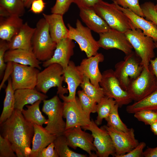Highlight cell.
<instances>
[{"mask_svg": "<svg viewBox=\"0 0 157 157\" xmlns=\"http://www.w3.org/2000/svg\"><path fill=\"white\" fill-rule=\"evenodd\" d=\"M0 132L11 144L18 157H29L34 134L33 124L27 121L22 112L15 109L11 116L0 124Z\"/></svg>", "mask_w": 157, "mask_h": 157, "instance_id": "cell-1", "label": "cell"}, {"mask_svg": "<svg viewBox=\"0 0 157 157\" xmlns=\"http://www.w3.org/2000/svg\"><path fill=\"white\" fill-rule=\"evenodd\" d=\"M32 41V51L37 59L44 62L52 56L57 44L50 35L48 24L44 18L37 22Z\"/></svg>", "mask_w": 157, "mask_h": 157, "instance_id": "cell-2", "label": "cell"}, {"mask_svg": "<svg viewBox=\"0 0 157 157\" xmlns=\"http://www.w3.org/2000/svg\"><path fill=\"white\" fill-rule=\"evenodd\" d=\"M93 8L111 28L124 33L134 28L129 18L113 2L109 3L102 0Z\"/></svg>", "mask_w": 157, "mask_h": 157, "instance_id": "cell-3", "label": "cell"}, {"mask_svg": "<svg viewBox=\"0 0 157 157\" xmlns=\"http://www.w3.org/2000/svg\"><path fill=\"white\" fill-rule=\"evenodd\" d=\"M63 73V69L60 65L57 63L50 64L39 72L35 88L46 94L50 88L57 87V93L59 97L64 95L68 93V90L63 86L64 81Z\"/></svg>", "mask_w": 157, "mask_h": 157, "instance_id": "cell-4", "label": "cell"}, {"mask_svg": "<svg viewBox=\"0 0 157 157\" xmlns=\"http://www.w3.org/2000/svg\"><path fill=\"white\" fill-rule=\"evenodd\" d=\"M125 35L135 52L141 59L144 67L149 69L151 60L155 57V42L145 35L140 29L133 28L127 31Z\"/></svg>", "mask_w": 157, "mask_h": 157, "instance_id": "cell-5", "label": "cell"}, {"mask_svg": "<svg viewBox=\"0 0 157 157\" xmlns=\"http://www.w3.org/2000/svg\"><path fill=\"white\" fill-rule=\"evenodd\" d=\"M115 75L122 88L126 90L130 83L140 74L144 67L141 58L135 51L125 55L123 60L115 66Z\"/></svg>", "mask_w": 157, "mask_h": 157, "instance_id": "cell-6", "label": "cell"}, {"mask_svg": "<svg viewBox=\"0 0 157 157\" xmlns=\"http://www.w3.org/2000/svg\"><path fill=\"white\" fill-rule=\"evenodd\" d=\"M57 95L43 101L42 110L47 116L45 127L50 133L56 136L63 134L66 129V122L63 119V102Z\"/></svg>", "mask_w": 157, "mask_h": 157, "instance_id": "cell-7", "label": "cell"}, {"mask_svg": "<svg viewBox=\"0 0 157 157\" xmlns=\"http://www.w3.org/2000/svg\"><path fill=\"white\" fill-rule=\"evenodd\" d=\"M157 88L156 77L149 66L144 67L140 75L129 84L126 91L133 101H138L145 98Z\"/></svg>", "mask_w": 157, "mask_h": 157, "instance_id": "cell-8", "label": "cell"}, {"mask_svg": "<svg viewBox=\"0 0 157 157\" xmlns=\"http://www.w3.org/2000/svg\"><path fill=\"white\" fill-rule=\"evenodd\" d=\"M99 85L105 96L114 99L119 108L129 104L133 101L127 91L121 87L114 70L112 69L103 72Z\"/></svg>", "mask_w": 157, "mask_h": 157, "instance_id": "cell-9", "label": "cell"}, {"mask_svg": "<svg viewBox=\"0 0 157 157\" xmlns=\"http://www.w3.org/2000/svg\"><path fill=\"white\" fill-rule=\"evenodd\" d=\"M67 26L69 30L68 38L78 44L81 51L85 52L87 57L95 56L98 53L100 47L97 41L93 37L90 29L84 26L78 19L76 21V28L69 23Z\"/></svg>", "mask_w": 157, "mask_h": 157, "instance_id": "cell-10", "label": "cell"}, {"mask_svg": "<svg viewBox=\"0 0 157 157\" xmlns=\"http://www.w3.org/2000/svg\"><path fill=\"white\" fill-rule=\"evenodd\" d=\"M101 127L107 131L111 138L115 149V157H120L130 151L139 143L132 128L125 132L107 125Z\"/></svg>", "mask_w": 157, "mask_h": 157, "instance_id": "cell-11", "label": "cell"}, {"mask_svg": "<svg viewBox=\"0 0 157 157\" xmlns=\"http://www.w3.org/2000/svg\"><path fill=\"white\" fill-rule=\"evenodd\" d=\"M84 130L91 132L94 138L93 143L97 149V156L108 157L110 155L115 156V150L110 136L104 129L100 128L92 119L87 125L81 127Z\"/></svg>", "mask_w": 157, "mask_h": 157, "instance_id": "cell-12", "label": "cell"}, {"mask_svg": "<svg viewBox=\"0 0 157 157\" xmlns=\"http://www.w3.org/2000/svg\"><path fill=\"white\" fill-rule=\"evenodd\" d=\"M11 74L13 88L15 90L22 89H34L37 84L40 70L31 66L13 63Z\"/></svg>", "mask_w": 157, "mask_h": 157, "instance_id": "cell-13", "label": "cell"}, {"mask_svg": "<svg viewBox=\"0 0 157 157\" xmlns=\"http://www.w3.org/2000/svg\"><path fill=\"white\" fill-rule=\"evenodd\" d=\"M81 126H76L65 130L63 135L66 138L69 147L74 149L78 147L86 152L91 157H96V154L92 151H97L92 134L82 130Z\"/></svg>", "mask_w": 157, "mask_h": 157, "instance_id": "cell-14", "label": "cell"}, {"mask_svg": "<svg viewBox=\"0 0 157 157\" xmlns=\"http://www.w3.org/2000/svg\"><path fill=\"white\" fill-rule=\"evenodd\" d=\"M99 34L97 41L100 48L108 50L115 49L123 52L125 55L131 53L133 47L127 39L125 33L110 28Z\"/></svg>", "mask_w": 157, "mask_h": 157, "instance_id": "cell-15", "label": "cell"}, {"mask_svg": "<svg viewBox=\"0 0 157 157\" xmlns=\"http://www.w3.org/2000/svg\"><path fill=\"white\" fill-rule=\"evenodd\" d=\"M63 102V117L66 120L65 130L85 126L90 123V117L83 110L78 97H76L74 101Z\"/></svg>", "mask_w": 157, "mask_h": 157, "instance_id": "cell-16", "label": "cell"}, {"mask_svg": "<svg viewBox=\"0 0 157 157\" xmlns=\"http://www.w3.org/2000/svg\"><path fill=\"white\" fill-rule=\"evenodd\" d=\"M75 44L73 40L68 38H65L57 44L52 57L42 62V66L45 67L53 63L60 65L65 69L70 61V58L74 54Z\"/></svg>", "mask_w": 157, "mask_h": 157, "instance_id": "cell-17", "label": "cell"}, {"mask_svg": "<svg viewBox=\"0 0 157 157\" xmlns=\"http://www.w3.org/2000/svg\"><path fill=\"white\" fill-rule=\"evenodd\" d=\"M64 81L67 84L69 91L68 96L59 97L63 101L68 102L76 100V92L77 87L82 83L84 75L78 69L74 62L70 61L67 67L64 70Z\"/></svg>", "mask_w": 157, "mask_h": 157, "instance_id": "cell-18", "label": "cell"}, {"mask_svg": "<svg viewBox=\"0 0 157 157\" xmlns=\"http://www.w3.org/2000/svg\"><path fill=\"white\" fill-rule=\"evenodd\" d=\"M83 59L77 67L84 75L89 78L92 84L96 87H100L102 74L99 69V64L104 61V55L98 53L95 56Z\"/></svg>", "mask_w": 157, "mask_h": 157, "instance_id": "cell-19", "label": "cell"}, {"mask_svg": "<svg viewBox=\"0 0 157 157\" xmlns=\"http://www.w3.org/2000/svg\"><path fill=\"white\" fill-rule=\"evenodd\" d=\"M33 124L34 132L29 157H38L42 149L53 142L57 136L50 133L42 126L36 124Z\"/></svg>", "mask_w": 157, "mask_h": 157, "instance_id": "cell-20", "label": "cell"}, {"mask_svg": "<svg viewBox=\"0 0 157 157\" xmlns=\"http://www.w3.org/2000/svg\"><path fill=\"white\" fill-rule=\"evenodd\" d=\"M49 25V33L53 42L57 44L62 39L68 38L69 30L63 21V15L57 14H42Z\"/></svg>", "mask_w": 157, "mask_h": 157, "instance_id": "cell-21", "label": "cell"}, {"mask_svg": "<svg viewBox=\"0 0 157 157\" xmlns=\"http://www.w3.org/2000/svg\"><path fill=\"white\" fill-rule=\"evenodd\" d=\"M4 59L6 63L11 62L35 67L40 70L41 69L40 65L41 62L32 51L20 49L8 50L5 53Z\"/></svg>", "mask_w": 157, "mask_h": 157, "instance_id": "cell-22", "label": "cell"}, {"mask_svg": "<svg viewBox=\"0 0 157 157\" xmlns=\"http://www.w3.org/2000/svg\"><path fill=\"white\" fill-rule=\"evenodd\" d=\"M79 9V16L81 20L91 30L99 34L110 28L106 22L96 13L93 7Z\"/></svg>", "mask_w": 157, "mask_h": 157, "instance_id": "cell-23", "label": "cell"}, {"mask_svg": "<svg viewBox=\"0 0 157 157\" xmlns=\"http://www.w3.org/2000/svg\"><path fill=\"white\" fill-rule=\"evenodd\" d=\"M15 109L22 112L24 106L32 105L39 100L43 101L48 97L34 89H19L14 91Z\"/></svg>", "mask_w": 157, "mask_h": 157, "instance_id": "cell-24", "label": "cell"}, {"mask_svg": "<svg viewBox=\"0 0 157 157\" xmlns=\"http://www.w3.org/2000/svg\"><path fill=\"white\" fill-rule=\"evenodd\" d=\"M35 28L24 23L17 34L8 42L9 50L17 49L32 51V41Z\"/></svg>", "mask_w": 157, "mask_h": 157, "instance_id": "cell-25", "label": "cell"}, {"mask_svg": "<svg viewBox=\"0 0 157 157\" xmlns=\"http://www.w3.org/2000/svg\"><path fill=\"white\" fill-rule=\"evenodd\" d=\"M117 5L130 19L134 28L141 29L145 35L151 38L154 42H157V27L156 25L151 21L137 15L131 10Z\"/></svg>", "mask_w": 157, "mask_h": 157, "instance_id": "cell-26", "label": "cell"}, {"mask_svg": "<svg viewBox=\"0 0 157 157\" xmlns=\"http://www.w3.org/2000/svg\"><path fill=\"white\" fill-rule=\"evenodd\" d=\"M23 24V20L19 16L10 15L6 18L0 17V39L10 42L18 33Z\"/></svg>", "mask_w": 157, "mask_h": 157, "instance_id": "cell-27", "label": "cell"}, {"mask_svg": "<svg viewBox=\"0 0 157 157\" xmlns=\"http://www.w3.org/2000/svg\"><path fill=\"white\" fill-rule=\"evenodd\" d=\"M144 110L157 111V88L145 98L128 106L126 108L127 112L129 114Z\"/></svg>", "mask_w": 157, "mask_h": 157, "instance_id": "cell-28", "label": "cell"}, {"mask_svg": "<svg viewBox=\"0 0 157 157\" xmlns=\"http://www.w3.org/2000/svg\"><path fill=\"white\" fill-rule=\"evenodd\" d=\"M5 92L3 109L0 117V124L10 117L15 110L14 91L13 88L11 78L8 79Z\"/></svg>", "mask_w": 157, "mask_h": 157, "instance_id": "cell-29", "label": "cell"}, {"mask_svg": "<svg viewBox=\"0 0 157 157\" xmlns=\"http://www.w3.org/2000/svg\"><path fill=\"white\" fill-rule=\"evenodd\" d=\"M42 101L39 100L32 105H26L27 109H23L22 113L28 122L42 126L44 124H47L48 120L42 115L40 109V104Z\"/></svg>", "mask_w": 157, "mask_h": 157, "instance_id": "cell-30", "label": "cell"}, {"mask_svg": "<svg viewBox=\"0 0 157 157\" xmlns=\"http://www.w3.org/2000/svg\"><path fill=\"white\" fill-rule=\"evenodd\" d=\"M54 148L58 157H86V155L75 152L69 148L65 136L61 135L56 137L53 142Z\"/></svg>", "mask_w": 157, "mask_h": 157, "instance_id": "cell-31", "label": "cell"}, {"mask_svg": "<svg viewBox=\"0 0 157 157\" xmlns=\"http://www.w3.org/2000/svg\"><path fill=\"white\" fill-rule=\"evenodd\" d=\"M116 104L114 99L106 96L97 103L96 112L98 115L94 122L98 126L101 124L104 119L107 118Z\"/></svg>", "mask_w": 157, "mask_h": 157, "instance_id": "cell-32", "label": "cell"}, {"mask_svg": "<svg viewBox=\"0 0 157 157\" xmlns=\"http://www.w3.org/2000/svg\"><path fill=\"white\" fill-rule=\"evenodd\" d=\"M80 86L84 93L97 103L105 96L102 88L94 85L91 83L89 78L84 75Z\"/></svg>", "mask_w": 157, "mask_h": 157, "instance_id": "cell-33", "label": "cell"}, {"mask_svg": "<svg viewBox=\"0 0 157 157\" xmlns=\"http://www.w3.org/2000/svg\"><path fill=\"white\" fill-rule=\"evenodd\" d=\"M0 6L6 9L11 15L20 17L25 12V7L22 0H0Z\"/></svg>", "mask_w": 157, "mask_h": 157, "instance_id": "cell-34", "label": "cell"}, {"mask_svg": "<svg viewBox=\"0 0 157 157\" xmlns=\"http://www.w3.org/2000/svg\"><path fill=\"white\" fill-rule=\"evenodd\" d=\"M119 108V105L116 103L113 108L108 117L105 119L107 122V125L126 132L129 128L120 119L118 111Z\"/></svg>", "mask_w": 157, "mask_h": 157, "instance_id": "cell-35", "label": "cell"}, {"mask_svg": "<svg viewBox=\"0 0 157 157\" xmlns=\"http://www.w3.org/2000/svg\"><path fill=\"white\" fill-rule=\"evenodd\" d=\"M77 94L83 110L90 117L91 113L96 112L97 103L87 95L82 90H79Z\"/></svg>", "mask_w": 157, "mask_h": 157, "instance_id": "cell-36", "label": "cell"}, {"mask_svg": "<svg viewBox=\"0 0 157 157\" xmlns=\"http://www.w3.org/2000/svg\"><path fill=\"white\" fill-rule=\"evenodd\" d=\"M134 114L135 118L145 125H150L157 121V111L144 110L138 111Z\"/></svg>", "mask_w": 157, "mask_h": 157, "instance_id": "cell-37", "label": "cell"}, {"mask_svg": "<svg viewBox=\"0 0 157 157\" xmlns=\"http://www.w3.org/2000/svg\"><path fill=\"white\" fill-rule=\"evenodd\" d=\"M117 5L126 9H128L137 15L144 17L139 0H113Z\"/></svg>", "mask_w": 157, "mask_h": 157, "instance_id": "cell-38", "label": "cell"}, {"mask_svg": "<svg viewBox=\"0 0 157 157\" xmlns=\"http://www.w3.org/2000/svg\"><path fill=\"white\" fill-rule=\"evenodd\" d=\"M145 19L152 22L157 27V11L154 3L150 1L146 2L140 5Z\"/></svg>", "mask_w": 157, "mask_h": 157, "instance_id": "cell-39", "label": "cell"}, {"mask_svg": "<svg viewBox=\"0 0 157 157\" xmlns=\"http://www.w3.org/2000/svg\"><path fill=\"white\" fill-rule=\"evenodd\" d=\"M17 156L9 141L6 138L0 135V157Z\"/></svg>", "mask_w": 157, "mask_h": 157, "instance_id": "cell-40", "label": "cell"}, {"mask_svg": "<svg viewBox=\"0 0 157 157\" xmlns=\"http://www.w3.org/2000/svg\"><path fill=\"white\" fill-rule=\"evenodd\" d=\"M74 2V0H56L55 5L51 8V12L63 15Z\"/></svg>", "mask_w": 157, "mask_h": 157, "instance_id": "cell-41", "label": "cell"}, {"mask_svg": "<svg viewBox=\"0 0 157 157\" xmlns=\"http://www.w3.org/2000/svg\"><path fill=\"white\" fill-rule=\"evenodd\" d=\"M9 50L8 42L1 39L0 41V77L2 79L6 67L4 61V56L6 52Z\"/></svg>", "mask_w": 157, "mask_h": 157, "instance_id": "cell-42", "label": "cell"}, {"mask_svg": "<svg viewBox=\"0 0 157 157\" xmlns=\"http://www.w3.org/2000/svg\"><path fill=\"white\" fill-rule=\"evenodd\" d=\"M146 146V143L142 142L130 151L121 156L120 157H144L143 149Z\"/></svg>", "mask_w": 157, "mask_h": 157, "instance_id": "cell-43", "label": "cell"}, {"mask_svg": "<svg viewBox=\"0 0 157 157\" xmlns=\"http://www.w3.org/2000/svg\"><path fill=\"white\" fill-rule=\"evenodd\" d=\"M38 157H58L54 148L53 142L49 144L41 151Z\"/></svg>", "mask_w": 157, "mask_h": 157, "instance_id": "cell-44", "label": "cell"}, {"mask_svg": "<svg viewBox=\"0 0 157 157\" xmlns=\"http://www.w3.org/2000/svg\"><path fill=\"white\" fill-rule=\"evenodd\" d=\"M44 0H35L32 3L30 10L35 14L42 13L45 7Z\"/></svg>", "mask_w": 157, "mask_h": 157, "instance_id": "cell-45", "label": "cell"}, {"mask_svg": "<svg viewBox=\"0 0 157 157\" xmlns=\"http://www.w3.org/2000/svg\"><path fill=\"white\" fill-rule=\"evenodd\" d=\"M102 0H74V3L81 8L93 7Z\"/></svg>", "mask_w": 157, "mask_h": 157, "instance_id": "cell-46", "label": "cell"}, {"mask_svg": "<svg viewBox=\"0 0 157 157\" xmlns=\"http://www.w3.org/2000/svg\"><path fill=\"white\" fill-rule=\"evenodd\" d=\"M13 69V62H11L7 63V66L5 70V72L4 77L0 85V90L3 88L4 86L5 82L9 78L10 75H11Z\"/></svg>", "mask_w": 157, "mask_h": 157, "instance_id": "cell-47", "label": "cell"}, {"mask_svg": "<svg viewBox=\"0 0 157 157\" xmlns=\"http://www.w3.org/2000/svg\"><path fill=\"white\" fill-rule=\"evenodd\" d=\"M154 42L156 48L157 50V42ZM149 67L156 77L157 84V56L155 59L151 60Z\"/></svg>", "mask_w": 157, "mask_h": 157, "instance_id": "cell-48", "label": "cell"}, {"mask_svg": "<svg viewBox=\"0 0 157 157\" xmlns=\"http://www.w3.org/2000/svg\"><path fill=\"white\" fill-rule=\"evenodd\" d=\"M144 154V157H157V147L154 148L147 147Z\"/></svg>", "mask_w": 157, "mask_h": 157, "instance_id": "cell-49", "label": "cell"}, {"mask_svg": "<svg viewBox=\"0 0 157 157\" xmlns=\"http://www.w3.org/2000/svg\"><path fill=\"white\" fill-rule=\"evenodd\" d=\"M10 15L9 12L3 7L0 6V16L2 17H7Z\"/></svg>", "mask_w": 157, "mask_h": 157, "instance_id": "cell-50", "label": "cell"}, {"mask_svg": "<svg viewBox=\"0 0 157 157\" xmlns=\"http://www.w3.org/2000/svg\"><path fill=\"white\" fill-rule=\"evenodd\" d=\"M150 128L151 131L157 136V121L151 125Z\"/></svg>", "mask_w": 157, "mask_h": 157, "instance_id": "cell-51", "label": "cell"}, {"mask_svg": "<svg viewBox=\"0 0 157 157\" xmlns=\"http://www.w3.org/2000/svg\"><path fill=\"white\" fill-rule=\"evenodd\" d=\"M25 7L28 8L31 7L33 2L35 0H22Z\"/></svg>", "mask_w": 157, "mask_h": 157, "instance_id": "cell-52", "label": "cell"}, {"mask_svg": "<svg viewBox=\"0 0 157 157\" xmlns=\"http://www.w3.org/2000/svg\"><path fill=\"white\" fill-rule=\"evenodd\" d=\"M156 0L157 2V0ZM155 9L157 11V3L156 5H155Z\"/></svg>", "mask_w": 157, "mask_h": 157, "instance_id": "cell-53", "label": "cell"}]
</instances>
